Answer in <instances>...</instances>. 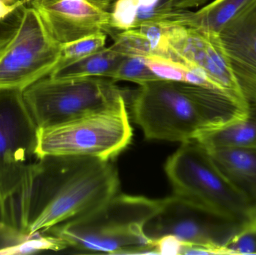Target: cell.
Segmentation results:
<instances>
[{"mask_svg": "<svg viewBox=\"0 0 256 255\" xmlns=\"http://www.w3.org/2000/svg\"><path fill=\"white\" fill-rule=\"evenodd\" d=\"M161 200L115 195L80 217L50 229L67 247L96 254H158L155 242L144 232L158 214Z\"/></svg>", "mask_w": 256, "mask_h": 255, "instance_id": "2", "label": "cell"}, {"mask_svg": "<svg viewBox=\"0 0 256 255\" xmlns=\"http://www.w3.org/2000/svg\"><path fill=\"white\" fill-rule=\"evenodd\" d=\"M131 109L148 139L183 143L218 127L196 87L186 82L156 80L140 85Z\"/></svg>", "mask_w": 256, "mask_h": 255, "instance_id": "4", "label": "cell"}, {"mask_svg": "<svg viewBox=\"0 0 256 255\" xmlns=\"http://www.w3.org/2000/svg\"><path fill=\"white\" fill-rule=\"evenodd\" d=\"M30 2V0H0V23Z\"/></svg>", "mask_w": 256, "mask_h": 255, "instance_id": "26", "label": "cell"}, {"mask_svg": "<svg viewBox=\"0 0 256 255\" xmlns=\"http://www.w3.org/2000/svg\"><path fill=\"white\" fill-rule=\"evenodd\" d=\"M126 55L116 51L112 46L100 49L94 53L75 62L56 69L49 77L52 79H72V78L112 77Z\"/></svg>", "mask_w": 256, "mask_h": 255, "instance_id": "16", "label": "cell"}, {"mask_svg": "<svg viewBox=\"0 0 256 255\" xmlns=\"http://www.w3.org/2000/svg\"><path fill=\"white\" fill-rule=\"evenodd\" d=\"M204 151L220 170L246 192L256 203V149L214 148Z\"/></svg>", "mask_w": 256, "mask_h": 255, "instance_id": "14", "label": "cell"}, {"mask_svg": "<svg viewBox=\"0 0 256 255\" xmlns=\"http://www.w3.org/2000/svg\"><path fill=\"white\" fill-rule=\"evenodd\" d=\"M208 0H174V9H188L190 7H198L204 4Z\"/></svg>", "mask_w": 256, "mask_h": 255, "instance_id": "27", "label": "cell"}, {"mask_svg": "<svg viewBox=\"0 0 256 255\" xmlns=\"http://www.w3.org/2000/svg\"><path fill=\"white\" fill-rule=\"evenodd\" d=\"M226 224L215 220L177 196L161 200L158 214L146 224L144 232L154 241L164 237L182 244L180 255H233L220 241Z\"/></svg>", "mask_w": 256, "mask_h": 255, "instance_id": "9", "label": "cell"}, {"mask_svg": "<svg viewBox=\"0 0 256 255\" xmlns=\"http://www.w3.org/2000/svg\"><path fill=\"white\" fill-rule=\"evenodd\" d=\"M239 232L252 234V235H256V202L255 211H254L252 217L248 222H246L244 224L240 226Z\"/></svg>", "mask_w": 256, "mask_h": 255, "instance_id": "28", "label": "cell"}, {"mask_svg": "<svg viewBox=\"0 0 256 255\" xmlns=\"http://www.w3.org/2000/svg\"><path fill=\"white\" fill-rule=\"evenodd\" d=\"M136 16L135 0H116L110 11L111 27L114 31L136 28Z\"/></svg>", "mask_w": 256, "mask_h": 255, "instance_id": "23", "label": "cell"}, {"mask_svg": "<svg viewBox=\"0 0 256 255\" xmlns=\"http://www.w3.org/2000/svg\"><path fill=\"white\" fill-rule=\"evenodd\" d=\"M165 171L174 195L230 226L244 224L255 211L249 194L227 178L196 141L183 142Z\"/></svg>", "mask_w": 256, "mask_h": 255, "instance_id": "3", "label": "cell"}, {"mask_svg": "<svg viewBox=\"0 0 256 255\" xmlns=\"http://www.w3.org/2000/svg\"><path fill=\"white\" fill-rule=\"evenodd\" d=\"M13 18L10 31L0 37V90L24 91L52 73L62 46L32 6L20 7Z\"/></svg>", "mask_w": 256, "mask_h": 255, "instance_id": "6", "label": "cell"}, {"mask_svg": "<svg viewBox=\"0 0 256 255\" xmlns=\"http://www.w3.org/2000/svg\"><path fill=\"white\" fill-rule=\"evenodd\" d=\"M38 131L22 91L0 90V222L4 226L32 160L37 159Z\"/></svg>", "mask_w": 256, "mask_h": 255, "instance_id": "8", "label": "cell"}, {"mask_svg": "<svg viewBox=\"0 0 256 255\" xmlns=\"http://www.w3.org/2000/svg\"><path fill=\"white\" fill-rule=\"evenodd\" d=\"M194 141L204 150L214 148L256 149V117L251 113L218 128L198 133Z\"/></svg>", "mask_w": 256, "mask_h": 255, "instance_id": "15", "label": "cell"}, {"mask_svg": "<svg viewBox=\"0 0 256 255\" xmlns=\"http://www.w3.org/2000/svg\"><path fill=\"white\" fill-rule=\"evenodd\" d=\"M218 34L246 101L256 107V0Z\"/></svg>", "mask_w": 256, "mask_h": 255, "instance_id": "12", "label": "cell"}, {"mask_svg": "<svg viewBox=\"0 0 256 255\" xmlns=\"http://www.w3.org/2000/svg\"><path fill=\"white\" fill-rule=\"evenodd\" d=\"M120 177L110 160L48 156L32 163L8 219L18 236L44 233L84 215L118 193Z\"/></svg>", "mask_w": 256, "mask_h": 255, "instance_id": "1", "label": "cell"}, {"mask_svg": "<svg viewBox=\"0 0 256 255\" xmlns=\"http://www.w3.org/2000/svg\"><path fill=\"white\" fill-rule=\"evenodd\" d=\"M12 244L0 248L1 255L33 254L39 252L58 251L67 248L66 244L54 236H44L43 233L24 235L12 239Z\"/></svg>", "mask_w": 256, "mask_h": 255, "instance_id": "17", "label": "cell"}, {"mask_svg": "<svg viewBox=\"0 0 256 255\" xmlns=\"http://www.w3.org/2000/svg\"><path fill=\"white\" fill-rule=\"evenodd\" d=\"M132 136L127 109L94 114L38 128L36 157L73 156L110 160L127 148Z\"/></svg>", "mask_w": 256, "mask_h": 255, "instance_id": "7", "label": "cell"}, {"mask_svg": "<svg viewBox=\"0 0 256 255\" xmlns=\"http://www.w3.org/2000/svg\"><path fill=\"white\" fill-rule=\"evenodd\" d=\"M6 226L0 222V233H4L6 232Z\"/></svg>", "mask_w": 256, "mask_h": 255, "instance_id": "30", "label": "cell"}, {"mask_svg": "<svg viewBox=\"0 0 256 255\" xmlns=\"http://www.w3.org/2000/svg\"><path fill=\"white\" fill-rule=\"evenodd\" d=\"M138 28L150 43L152 54L168 58L170 44L165 22L164 21L146 22Z\"/></svg>", "mask_w": 256, "mask_h": 255, "instance_id": "24", "label": "cell"}, {"mask_svg": "<svg viewBox=\"0 0 256 255\" xmlns=\"http://www.w3.org/2000/svg\"><path fill=\"white\" fill-rule=\"evenodd\" d=\"M137 7L136 28L146 22L166 20L174 8V0H135Z\"/></svg>", "mask_w": 256, "mask_h": 255, "instance_id": "22", "label": "cell"}, {"mask_svg": "<svg viewBox=\"0 0 256 255\" xmlns=\"http://www.w3.org/2000/svg\"><path fill=\"white\" fill-rule=\"evenodd\" d=\"M164 22L170 44L168 58L186 66L200 67L216 89L248 103L224 52L219 34L184 26L173 21Z\"/></svg>", "mask_w": 256, "mask_h": 255, "instance_id": "10", "label": "cell"}, {"mask_svg": "<svg viewBox=\"0 0 256 255\" xmlns=\"http://www.w3.org/2000/svg\"><path fill=\"white\" fill-rule=\"evenodd\" d=\"M46 30L58 44L104 32L112 34L110 11L92 0H30Z\"/></svg>", "mask_w": 256, "mask_h": 255, "instance_id": "11", "label": "cell"}, {"mask_svg": "<svg viewBox=\"0 0 256 255\" xmlns=\"http://www.w3.org/2000/svg\"><path fill=\"white\" fill-rule=\"evenodd\" d=\"M114 82L128 81L140 85L152 81L161 80L149 69L144 57L127 56L110 78Z\"/></svg>", "mask_w": 256, "mask_h": 255, "instance_id": "20", "label": "cell"}, {"mask_svg": "<svg viewBox=\"0 0 256 255\" xmlns=\"http://www.w3.org/2000/svg\"><path fill=\"white\" fill-rule=\"evenodd\" d=\"M256 0H214L196 11L174 9L166 20L184 26L219 34Z\"/></svg>", "mask_w": 256, "mask_h": 255, "instance_id": "13", "label": "cell"}, {"mask_svg": "<svg viewBox=\"0 0 256 255\" xmlns=\"http://www.w3.org/2000/svg\"><path fill=\"white\" fill-rule=\"evenodd\" d=\"M106 40V33L99 32L62 45L60 61L54 70L61 68L103 49Z\"/></svg>", "mask_w": 256, "mask_h": 255, "instance_id": "18", "label": "cell"}, {"mask_svg": "<svg viewBox=\"0 0 256 255\" xmlns=\"http://www.w3.org/2000/svg\"><path fill=\"white\" fill-rule=\"evenodd\" d=\"M105 77L52 79L46 76L22 91L38 128L54 127L84 117L126 108V96Z\"/></svg>", "mask_w": 256, "mask_h": 255, "instance_id": "5", "label": "cell"}, {"mask_svg": "<svg viewBox=\"0 0 256 255\" xmlns=\"http://www.w3.org/2000/svg\"><path fill=\"white\" fill-rule=\"evenodd\" d=\"M144 58L149 69L161 80L185 82L188 70L185 64L167 57L153 54Z\"/></svg>", "mask_w": 256, "mask_h": 255, "instance_id": "21", "label": "cell"}, {"mask_svg": "<svg viewBox=\"0 0 256 255\" xmlns=\"http://www.w3.org/2000/svg\"><path fill=\"white\" fill-rule=\"evenodd\" d=\"M114 43L112 48L126 56H148L152 55L150 43L140 28L115 31L111 34Z\"/></svg>", "mask_w": 256, "mask_h": 255, "instance_id": "19", "label": "cell"}, {"mask_svg": "<svg viewBox=\"0 0 256 255\" xmlns=\"http://www.w3.org/2000/svg\"><path fill=\"white\" fill-rule=\"evenodd\" d=\"M92 1L108 10L116 0H92Z\"/></svg>", "mask_w": 256, "mask_h": 255, "instance_id": "29", "label": "cell"}, {"mask_svg": "<svg viewBox=\"0 0 256 255\" xmlns=\"http://www.w3.org/2000/svg\"><path fill=\"white\" fill-rule=\"evenodd\" d=\"M224 245L233 255H256V235L238 232Z\"/></svg>", "mask_w": 256, "mask_h": 255, "instance_id": "25", "label": "cell"}]
</instances>
